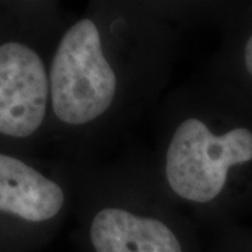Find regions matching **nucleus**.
Segmentation results:
<instances>
[{
  "mask_svg": "<svg viewBox=\"0 0 252 252\" xmlns=\"http://www.w3.org/2000/svg\"><path fill=\"white\" fill-rule=\"evenodd\" d=\"M207 1L94 0L58 36L51 109L74 164L102 154L150 112L170 83L182 28L207 21Z\"/></svg>",
  "mask_w": 252,
  "mask_h": 252,
  "instance_id": "1",
  "label": "nucleus"
},
{
  "mask_svg": "<svg viewBox=\"0 0 252 252\" xmlns=\"http://www.w3.org/2000/svg\"><path fill=\"white\" fill-rule=\"evenodd\" d=\"M74 202L90 252H192L193 220L164 192L150 153L74 164Z\"/></svg>",
  "mask_w": 252,
  "mask_h": 252,
  "instance_id": "3",
  "label": "nucleus"
},
{
  "mask_svg": "<svg viewBox=\"0 0 252 252\" xmlns=\"http://www.w3.org/2000/svg\"><path fill=\"white\" fill-rule=\"evenodd\" d=\"M221 27V45L206 69L252 101V4L235 3Z\"/></svg>",
  "mask_w": 252,
  "mask_h": 252,
  "instance_id": "6",
  "label": "nucleus"
},
{
  "mask_svg": "<svg viewBox=\"0 0 252 252\" xmlns=\"http://www.w3.org/2000/svg\"><path fill=\"white\" fill-rule=\"evenodd\" d=\"M74 200V174L62 182L34 164L0 152V215L28 225L59 220Z\"/></svg>",
  "mask_w": 252,
  "mask_h": 252,
  "instance_id": "5",
  "label": "nucleus"
},
{
  "mask_svg": "<svg viewBox=\"0 0 252 252\" xmlns=\"http://www.w3.org/2000/svg\"><path fill=\"white\" fill-rule=\"evenodd\" d=\"M150 158L193 223H237L252 212V101L205 69L164 95Z\"/></svg>",
  "mask_w": 252,
  "mask_h": 252,
  "instance_id": "2",
  "label": "nucleus"
},
{
  "mask_svg": "<svg viewBox=\"0 0 252 252\" xmlns=\"http://www.w3.org/2000/svg\"><path fill=\"white\" fill-rule=\"evenodd\" d=\"M51 61L23 39L0 44V136L31 140L52 119Z\"/></svg>",
  "mask_w": 252,
  "mask_h": 252,
  "instance_id": "4",
  "label": "nucleus"
}]
</instances>
